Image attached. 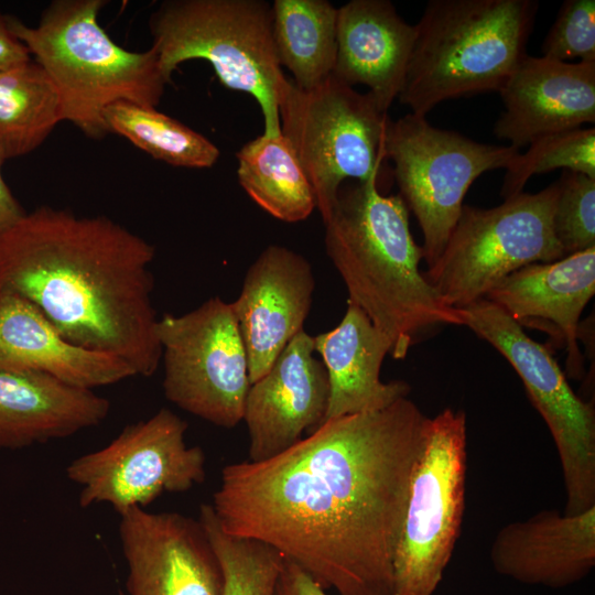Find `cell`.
<instances>
[{"label": "cell", "instance_id": "e0dca14e", "mask_svg": "<svg viewBox=\"0 0 595 595\" xmlns=\"http://www.w3.org/2000/svg\"><path fill=\"white\" fill-rule=\"evenodd\" d=\"M595 293V247L553 262L524 266L495 284L484 299L521 327L548 333L566 350L570 377L584 376L577 338L581 315Z\"/></svg>", "mask_w": 595, "mask_h": 595}, {"label": "cell", "instance_id": "1f68e13d", "mask_svg": "<svg viewBox=\"0 0 595 595\" xmlns=\"http://www.w3.org/2000/svg\"><path fill=\"white\" fill-rule=\"evenodd\" d=\"M274 595H328L305 571L284 558Z\"/></svg>", "mask_w": 595, "mask_h": 595}, {"label": "cell", "instance_id": "2e32d148", "mask_svg": "<svg viewBox=\"0 0 595 595\" xmlns=\"http://www.w3.org/2000/svg\"><path fill=\"white\" fill-rule=\"evenodd\" d=\"M315 278L307 259L269 245L248 268L231 306L248 357L250 382L261 378L286 345L303 331Z\"/></svg>", "mask_w": 595, "mask_h": 595}, {"label": "cell", "instance_id": "4fadbf2b", "mask_svg": "<svg viewBox=\"0 0 595 595\" xmlns=\"http://www.w3.org/2000/svg\"><path fill=\"white\" fill-rule=\"evenodd\" d=\"M187 423L166 408L126 425L106 446L74 458L67 478L80 487L78 504H107L121 515L165 493H185L206 477L205 453L185 442Z\"/></svg>", "mask_w": 595, "mask_h": 595}, {"label": "cell", "instance_id": "83f0119b", "mask_svg": "<svg viewBox=\"0 0 595 595\" xmlns=\"http://www.w3.org/2000/svg\"><path fill=\"white\" fill-rule=\"evenodd\" d=\"M202 523L223 573V595H274L283 555L262 542L225 533L210 504L199 508Z\"/></svg>", "mask_w": 595, "mask_h": 595}, {"label": "cell", "instance_id": "7c38bea8", "mask_svg": "<svg viewBox=\"0 0 595 595\" xmlns=\"http://www.w3.org/2000/svg\"><path fill=\"white\" fill-rule=\"evenodd\" d=\"M156 335L165 398L217 426L241 422L251 382L231 303L213 296L185 314H164Z\"/></svg>", "mask_w": 595, "mask_h": 595}, {"label": "cell", "instance_id": "ffe728a7", "mask_svg": "<svg viewBox=\"0 0 595 595\" xmlns=\"http://www.w3.org/2000/svg\"><path fill=\"white\" fill-rule=\"evenodd\" d=\"M0 369L39 372L94 390L136 374L118 357L67 340L26 299L0 293Z\"/></svg>", "mask_w": 595, "mask_h": 595}, {"label": "cell", "instance_id": "7402d4cb", "mask_svg": "<svg viewBox=\"0 0 595 595\" xmlns=\"http://www.w3.org/2000/svg\"><path fill=\"white\" fill-rule=\"evenodd\" d=\"M110 401L51 376L0 369V448L21 450L99 425Z\"/></svg>", "mask_w": 595, "mask_h": 595}, {"label": "cell", "instance_id": "4316f807", "mask_svg": "<svg viewBox=\"0 0 595 595\" xmlns=\"http://www.w3.org/2000/svg\"><path fill=\"white\" fill-rule=\"evenodd\" d=\"M104 119L109 133L125 137L154 159L173 166L207 169L220 155L206 137L154 107L118 101L106 108Z\"/></svg>", "mask_w": 595, "mask_h": 595}, {"label": "cell", "instance_id": "e575fe53", "mask_svg": "<svg viewBox=\"0 0 595 595\" xmlns=\"http://www.w3.org/2000/svg\"><path fill=\"white\" fill-rule=\"evenodd\" d=\"M118 595H126L123 592L119 591Z\"/></svg>", "mask_w": 595, "mask_h": 595}, {"label": "cell", "instance_id": "3957f363", "mask_svg": "<svg viewBox=\"0 0 595 595\" xmlns=\"http://www.w3.org/2000/svg\"><path fill=\"white\" fill-rule=\"evenodd\" d=\"M325 249L340 274L348 302L357 305L403 359L416 336L437 325H463L459 311L443 303L419 264L409 209L377 183L345 182L323 221Z\"/></svg>", "mask_w": 595, "mask_h": 595}, {"label": "cell", "instance_id": "9c48e42d", "mask_svg": "<svg viewBox=\"0 0 595 595\" xmlns=\"http://www.w3.org/2000/svg\"><path fill=\"white\" fill-rule=\"evenodd\" d=\"M467 469L466 415L429 418L396 547L392 595H434L459 538Z\"/></svg>", "mask_w": 595, "mask_h": 595}, {"label": "cell", "instance_id": "d4e9b609", "mask_svg": "<svg viewBox=\"0 0 595 595\" xmlns=\"http://www.w3.org/2000/svg\"><path fill=\"white\" fill-rule=\"evenodd\" d=\"M272 34L278 61L293 83L312 89L334 71L337 54V8L326 0H275Z\"/></svg>", "mask_w": 595, "mask_h": 595}, {"label": "cell", "instance_id": "277c9868", "mask_svg": "<svg viewBox=\"0 0 595 595\" xmlns=\"http://www.w3.org/2000/svg\"><path fill=\"white\" fill-rule=\"evenodd\" d=\"M105 0H54L35 26L8 15L15 36L55 87L63 120L86 137L102 139L109 130L107 107L118 101L156 107L170 82L156 53L130 52L98 23Z\"/></svg>", "mask_w": 595, "mask_h": 595}, {"label": "cell", "instance_id": "30bf717a", "mask_svg": "<svg viewBox=\"0 0 595 595\" xmlns=\"http://www.w3.org/2000/svg\"><path fill=\"white\" fill-rule=\"evenodd\" d=\"M385 153L393 163L399 195L418 219L429 268L441 256L473 182L487 171L506 169L519 150L476 142L410 112L390 119Z\"/></svg>", "mask_w": 595, "mask_h": 595}, {"label": "cell", "instance_id": "f1b7e54d", "mask_svg": "<svg viewBox=\"0 0 595 595\" xmlns=\"http://www.w3.org/2000/svg\"><path fill=\"white\" fill-rule=\"evenodd\" d=\"M528 145V150L524 153L519 152L506 167L500 192L504 199L522 193L531 176L555 169L595 178L594 127L547 134Z\"/></svg>", "mask_w": 595, "mask_h": 595}, {"label": "cell", "instance_id": "ba28073f", "mask_svg": "<svg viewBox=\"0 0 595 595\" xmlns=\"http://www.w3.org/2000/svg\"><path fill=\"white\" fill-rule=\"evenodd\" d=\"M558 191L554 182L496 207L463 205L441 256L423 272L443 303L463 309L513 271L562 259L552 224Z\"/></svg>", "mask_w": 595, "mask_h": 595}, {"label": "cell", "instance_id": "6da1fadb", "mask_svg": "<svg viewBox=\"0 0 595 595\" xmlns=\"http://www.w3.org/2000/svg\"><path fill=\"white\" fill-rule=\"evenodd\" d=\"M429 418L410 399L323 422L284 452L226 465L220 529L262 542L338 595H392V563Z\"/></svg>", "mask_w": 595, "mask_h": 595}, {"label": "cell", "instance_id": "5b68a950", "mask_svg": "<svg viewBox=\"0 0 595 595\" xmlns=\"http://www.w3.org/2000/svg\"><path fill=\"white\" fill-rule=\"evenodd\" d=\"M536 0H430L399 95L425 117L447 99L499 91L527 55Z\"/></svg>", "mask_w": 595, "mask_h": 595}, {"label": "cell", "instance_id": "52a82bcc", "mask_svg": "<svg viewBox=\"0 0 595 595\" xmlns=\"http://www.w3.org/2000/svg\"><path fill=\"white\" fill-rule=\"evenodd\" d=\"M279 117L281 133L312 185L323 221L345 182L374 181L381 193L391 185L392 167L385 153L390 118L369 91L358 93L333 75L312 89L286 78Z\"/></svg>", "mask_w": 595, "mask_h": 595}, {"label": "cell", "instance_id": "9a60e30c", "mask_svg": "<svg viewBox=\"0 0 595 595\" xmlns=\"http://www.w3.org/2000/svg\"><path fill=\"white\" fill-rule=\"evenodd\" d=\"M314 339L301 331L270 369L248 390L242 421L249 434V461L269 459L316 430L325 420L329 382Z\"/></svg>", "mask_w": 595, "mask_h": 595}, {"label": "cell", "instance_id": "cb8c5ba5", "mask_svg": "<svg viewBox=\"0 0 595 595\" xmlns=\"http://www.w3.org/2000/svg\"><path fill=\"white\" fill-rule=\"evenodd\" d=\"M239 184L272 217L298 223L316 208L312 185L282 134H260L236 153Z\"/></svg>", "mask_w": 595, "mask_h": 595}, {"label": "cell", "instance_id": "8992f818", "mask_svg": "<svg viewBox=\"0 0 595 595\" xmlns=\"http://www.w3.org/2000/svg\"><path fill=\"white\" fill-rule=\"evenodd\" d=\"M272 22V6L263 0H165L149 20L151 47L170 83L181 63L207 61L225 87L256 99L262 133L277 136L286 77L277 57Z\"/></svg>", "mask_w": 595, "mask_h": 595}, {"label": "cell", "instance_id": "f546056e", "mask_svg": "<svg viewBox=\"0 0 595 595\" xmlns=\"http://www.w3.org/2000/svg\"><path fill=\"white\" fill-rule=\"evenodd\" d=\"M556 183L552 224L564 257L595 247V178L563 170Z\"/></svg>", "mask_w": 595, "mask_h": 595}, {"label": "cell", "instance_id": "8fae6325", "mask_svg": "<svg viewBox=\"0 0 595 595\" xmlns=\"http://www.w3.org/2000/svg\"><path fill=\"white\" fill-rule=\"evenodd\" d=\"M464 326L495 347L513 367L553 437L566 494L564 513L595 507V410L578 397L550 349L486 299L459 309Z\"/></svg>", "mask_w": 595, "mask_h": 595}, {"label": "cell", "instance_id": "5bb4252c", "mask_svg": "<svg viewBox=\"0 0 595 595\" xmlns=\"http://www.w3.org/2000/svg\"><path fill=\"white\" fill-rule=\"evenodd\" d=\"M119 516L128 595H223V569L198 519L140 507Z\"/></svg>", "mask_w": 595, "mask_h": 595}, {"label": "cell", "instance_id": "44dd1931", "mask_svg": "<svg viewBox=\"0 0 595 595\" xmlns=\"http://www.w3.org/2000/svg\"><path fill=\"white\" fill-rule=\"evenodd\" d=\"M415 36V26L389 0H351L337 9L332 75L350 87L367 86L380 109L388 112L402 90Z\"/></svg>", "mask_w": 595, "mask_h": 595}, {"label": "cell", "instance_id": "d6a6232c", "mask_svg": "<svg viewBox=\"0 0 595 595\" xmlns=\"http://www.w3.org/2000/svg\"><path fill=\"white\" fill-rule=\"evenodd\" d=\"M31 58L26 46L10 29L8 15L0 11V72L23 64Z\"/></svg>", "mask_w": 595, "mask_h": 595}, {"label": "cell", "instance_id": "603a6c76", "mask_svg": "<svg viewBox=\"0 0 595 595\" xmlns=\"http://www.w3.org/2000/svg\"><path fill=\"white\" fill-rule=\"evenodd\" d=\"M313 339L329 382L324 422L378 411L408 397V382L381 381V365L392 344L357 305L348 302L339 324Z\"/></svg>", "mask_w": 595, "mask_h": 595}, {"label": "cell", "instance_id": "7a4b0ae2", "mask_svg": "<svg viewBox=\"0 0 595 595\" xmlns=\"http://www.w3.org/2000/svg\"><path fill=\"white\" fill-rule=\"evenodd\" d=\"M155 248L106 216L41 206L0 234V293L33 303L71 343L151 377L161 364Z\"/></svg>", "mask_w": 595, "mask_h": 595}, {"label": "cell", "instance_id": "484cf974", "mask_svg": "<svg viewBox=\"0 0 595 595\" xmlns=\"http://www.w3.org/2000/svg\"><path fill=\"white\" fill-rule=\"evenodd\" d=\"M62 120L58 94L33 58L0 72V156L3 161L39 148Z\"/></svg>", "mask_w": 595, "mask_h": 595}, {"label": "cell", "instance_id": "ac0fdd59", "mask_svg": "<svg viewBox=\"0 0 595 595\" xmlns=\"http://www.w3.org/2000/svg\"><path fill=\"white\" fill-rule=\"evenodd\" d=\"M498 93L505 110L494 133L517 150L595 122V63L526 55Z\"/></svg>", "mask_w": 595, "mask_h": 595}, {"label": "cell", "instance_id": "d6986e66", "mask_svg": "<svg viewBox=\"0 0 595 595\" xmlns=\"http://www.w3.org/2000/svg\"><path fill=\"white\" fill-rule=\"evenodd\" d=\"M495 571L527 585L562 588L595 566V507L565 515L542 510L504 526L489 551Z\"/></svg>", "mask_w": 595, "mask_h": 595}, {"label": "cell", "instance_id": "836d02e7", "mask_svg": "<svg viewBox=\"0 0 595 595\" xmlns=\"http://www.w3.org/2000/svg\"><path fill=\"white\" fill-rule=\"evenodd\" d=\"M3 162L0 156V234L11 228L26 214L1 175Z\"/></svg>", "mask_w": 595, "mask_h": 595}, {"label": "cell", "instance_id": "4dcf8cb0", "mask_svg": "<svg viewBox=\"0 0 595 595\" xmlns=\"http://www.w3.org/2000/svg\"><path fill=\"white\" fill-rule=\"evenodd\" d=\"M543 57L595 63V1L566 0L542 43Z\"/></svg>", "mask_w": 595, "mask_h": 595}]
</instances>
